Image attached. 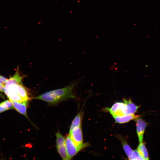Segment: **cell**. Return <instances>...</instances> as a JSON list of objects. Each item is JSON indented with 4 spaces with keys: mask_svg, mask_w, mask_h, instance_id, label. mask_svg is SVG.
Returning <instances> with one entry per match:
<instances>
[{
    "mask_svg": "<svg viewBox=\"0 0 160 160\" xmlns=\"http://www.w3.org/2000/svg\"><path fill=\"white\" fill-rule=\"evenodd\" d=\"M76 83L66 87L46 92L34 98L51 104L57 103L70 98H75L73 90Z\"/></svg>",
    "mask_w": 160,
    "mask_h": 160,
    "instance_id": "obj_1",
    "label": "cell"
},
{
    "mask_svg": "<svg viewBox=\"0 0 160 160\" xmlns=\"http://www.w3.org/2000/svg\"><path fill=\"white\" fill-rule=\"evenodd\" d=\"M65 145L68 160L71 159L82 149L88 146L87 143H83L79 145H76L71 138L69 134L65 140Z\"/></svg>",
    "mask_w": 160,
    "mask_h": 160,
    "instance_id": "obj_2",
    "label": "cell"
},
{
    "mask_svg": "<svg viewBox=\"0 0 160 160\" xmlns=\"http://www.w3.org/2000/svg\"><path fill=\"white\" fill-rule=\"evenodd\" d=\"M55 135L56 147L58 153L63 160H68L65 147V139L59 131Z\"/></svg>",
    "mask_w": 160,
    "mask_h": 160,
    "instance_id": "obj_3",
    "label": "cell"
},
{
    "mask_svg": "<svg viewBox=\"0 0 160 160\" xmlns=\"http://www.w3.org/2000/svg\"><path fill=\"white\" fill-rule=\"evenodd\" d=\"M69 134L71 139L76 145L79 146L83 143L81 126L74 128L69 131Z\"/></svg>",
    "mask_w": 160,
    "mask_h": 160,
    "instance_id": "obj_4",
    "label": "cell"
},
{
    "mask_svg": "<svg viewBox=\"0 0 160 160\" xmlns=\"http://www.w3.org/2000/svg\"><path fill=\"white\" fill-rule=\"evenodd\" d=\"M126 105L124 102H117L110 108H107L108 111L113 116H121L125 114Z\"/></svg>",
    "mask_w": 160,
    "mask_h": 160,
    "instance_id": "obj_5",
    "label": "cell"
},
{
    "mask_svg": "<svg viewBox=\"0 0 160 160\" xmlns=\"http://www.w3.org/2000/svg\"><path fill=\"white\" fill-rule=\"evenodd\" d=\"M136 131L140 143L143 142L144 132L147 125L144 120L139 117L135 119Z\"/></svg>",
    "mask_w": 160,
    "mask_h": 160,
    "instance_id": "obj_6",
    "label": "cell"
},
{
    "mask_svg": "<svg viewBox=\"0 0 160 160\" xmlns=\"http://www.w3.org/2000/svg\"><path fill=\"white\" fill-rule=\"evenodd\" d=\"M5 86H8L14 90L25 100L28 101L30 99L29 94L22 84Z\"/></svg>",
    "mask_w": 160,
    "mask_h": 160,
    "instance_id": "obj_7",
    "label": "cell"
},
{
    "mask_svg": "<svg viewBox=\"0 0 160 160\" xmlns=\"http://www.w3.org/2000/svg\"><path fill=\"white\" fill-rule=\"evenodd\" d=\"M4 92L10 101L22 102L25 101L14 90L10 87L5 86Z\"/></svg>",
    "mask_w": 160,
    "mask_h": 160,
    "instance_id": "obj_8",
    "label": "cell"
},
{
    "mask_svg": "<svg viewBox=\"0 0 160 160\" xmlns=\"http://www.w3.org/2000/svg\"><path fill=\"white\" fill-rule=\"evenodd\" d=\"M11 101L12 103L13 108L16 111L28 118L27 114V109L28 101H25L22 102Z\"/></svg>",
    "mask_w": 160,
    "mask_h": 160,
    "instance_id": "obj_9",
    "label": "cell"
},
{
    "mask_svg": "<svg viewBox=\"0 0 160 160\" xmlns=\"http://www.w3.org/2000/svg\"><path fill=\"white\" fill-rule=\"evenodd\" d=\"M23 77V76H21L20 75L18 68H17L15 74L12 77L7 79L5 82V86L22 84V80Z\"/></svg>",
    "mask_w": 160,
    "mask_h": 160,
    "instance_id": "obj_10",
    "label": "cell"
},
{
    "mask_svg": "<svg viewBox=\"0 0 160 160\" xmlns=\"http://www.w3.org/2000/svg\"><path fill=\"white\" fill-rule=\"evenodd\" d=\"M116 123L119 124L128 122L131 120L135 119L139 117L138 115H135L134 114H125L121 116H113Z\"/></svg>",
    "mask_w": 160,
    "mask_h": 160,
    "instance_id": "obj_11",
    "label": "cell"
},
{
    "mask_svg": "<svg viewBox=\"0 0 160 160\" xmlns=\"http://www.w3.org/2000/svg\"><path fill=\"white\" fill-rule=\"evenodd\" d=\"M123 100L126 105L125 114H133L137 111L140 106L136 105L130 99H124Z\"/></svg>",
    "mask_w": 160,
    "mask_h": 160,
    "instance_id": "obj_12",
    "label": "cell"
},
{
    "mask_svg": "<svg viewBox=\"0 0 160 160\" xmlns=\"http://www.w3.org/2000/svg\"><path fill=\"white\" fill-rule=\"evenodd\" d=\"M137 150L144 160L149 159L148 153L144 143L142 142L140 143Z\"/></svg>",
    "mask_w": 160,
    "mask_h": 160,
    "instance_id": "obj_13",
    "label": "cell"
},
{
    "mask_svg": "<svg viewBox=\"0 0 160 160\" xmlns=\"http://www.w3.org/2000/svg\"><path fill=\"white\" fill-rule=\"evenodd\" d=\"M82 115V113H79L73 119L70 128V131L74 128L81 126Z\"/></svg>",
    "mask_w": 160,
    "mask_h": 160,
    "instance_id": "obj_14",
    "label": "cell"
},
{
    "mask_svg": "<svg viewBox=\"0 0 160 160\" xmlns=\"http://www.w3.org/2000/svg\"><path fill=\"white\" fill-rule=\"evenodd\" d=\"M122 141V144L124 151L129 159L131 160L133 151L126 141Z\"/></svg>",
    "mask_w": 160,
    "mask_h": 160,
    "instance_id": "obj_15",
    "label": "cell"
},
{
    "mask_svg": "<svg viewBox=\"0 0 160 160\" xmlns=\"http://www.w3.org/2000/svg\"><path fill=\"white\" fill-rule=\"evenodd\" d=\"M0 105H2L7 110L13 108L12 103L9 100H7L0 103Z\"/></svg>",
    "mask_w": 160,
    "mask_h": 160,
    "instance_id": "obj_16",
    "label": "cell"
},
{
    "mask_svg": "<svg viewBox=\"0 0 160 160\" xmlns=\"http://www.w3.org/2000/svg\"><path fill=\"white\" fill-rule=\"evenodd\" d=\"M131 160H144L137 149L133 151Z\"/></svg>",
    "mask_w": 160,
    "mask_h": 160,
    "instance_id": "obj_17",
    "label": "cell"
},
{
    "mask_svg": "<svg viewBox=\"0 0 160 160\" xmlns=\"http://www.w3.org/2000/svg\"><path fill=\"white\" fill-rule=\"evenodd\" d=\"M7 79L3 76L0 75V83L5 85V83Z\"/></svg>",
    "mask_w": 160,
    "mask_h": 160,
    "instance_id": "obj_18",
    "label": "cell"
},
{
    "mask_svg": "<svg viewBox=\"0 0 160 160\" xmlns=\"http://www.w3.org/2000/svg\"><path fill=\"white\" fill-rule=\"evenodd\" d=\"M7 110V109L0 105V113L4 112Z\"/></svg>",
    "mask_w": 160,
    "mask_h": 160,
    "instance_id": "obj_19",
    "label": "cell"
},
{
    "mask_svg": "<svg viewBox=\"0 0 160 160\" xmlns=\"http://www.w3.org/2000/svg\"><path fill=\"white\" fill-rule=\"evenodd\" d=\"M5 85L0 83V91L4 92Z\"/></svg>",
    "mask_w": 160,
    "mask_h": 160,
    "instance_id": "obj_20",
    "label": "cell"
},
{
    "mask_svg": "<svg viewBox=\"0 0 160 160\" xmlns=\"http://www.w3.org/2000/svg\"><path fill=\"white\" fill-rule=\"evenodd\" d=\"M0 96L2 97H4V96H3V95L0 93Z\"/></svg>",
    "mask_w": 160,
    "mask_h": 160,
    "instance_id": "obj_21",
    "label": "cell"
}]
</instances>
